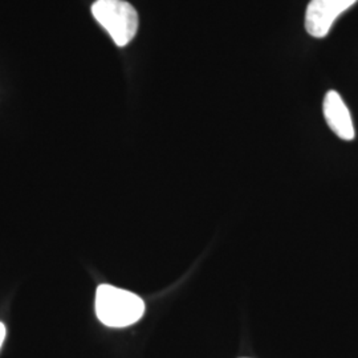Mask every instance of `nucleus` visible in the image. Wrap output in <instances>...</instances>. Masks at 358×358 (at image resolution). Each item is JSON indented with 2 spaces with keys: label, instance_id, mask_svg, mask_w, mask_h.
<instances>
[{
  "label": "nucleus",
  "instance_id": "f257e3e1",
  "mask_svg": "<svg viewBox=\"0 0 358 358\" xmlns=\"http://www.w3.org/2000/svg\"><path fill=\"white\" fill-rule=\"evenodd\" d=\"M94 307L99 320L110 328L133 325L145 313V303L140 296L109 284L97 288Z\"/></svg>",
  "mask_w": 358,
  "mask_h": 358
},
{
  "label": "nucleus",
  "instance_id": "39448f33",
  "mask_svg": "<svg viewBox=\"0 0 358 358\" xmlns=\"http://www.w3.org/2000/svg\"><path fill=\"white\" fill-rule=\"evenodd\" d=\"M4 338H6V327L3 322H0V348L4 343Z\"/></svg>",
  "mask_w": 358,
  "mask_h": 358
},
{
  "label": "nucleus",
  "instance_id": "20e7f679",
  "mask_svg": "<svg viewBox=\"0 0 358 358\" xmlns=\"http://www.w3.org/2000/svg\"><path fill=\"white\" fill-rule=\"evenodd\" d=\"M322 110H324V117L328 127L332 129L333 133L337 137L345 141L355 140L356 133H355L352 115L344 100L337 92L329 90L325 94Z\"/></svg>",
  "mask_w": 358,
  "mask_h": 358
},
{
  "label": "nucleus",
  "instance_id": "f03ea898",
  "mask_svg": "<svg viewBox=\"0 0 358 358\" xmlns=\"http://www.w3.org/2000/svg\"><path fill=\"white\" fill-rule=\"evenodd\" d=\"M92 15L118 47L128 45L138 31V13L128 1L97 0L92 6Z\"/></svg>",
  "mask_w": 358,
  "mask_h": 358
},
{
  "label": "nucleus",
  "instance_id": "7ed1b4c3",
  "mask_svg": "<svg viewBox=\"0 0 358 358\" xmlns=\"http://www.w3.org/2000/svg\"><path fill=\"white\" fill-rule=\"evenodd\" d=\"M357 0H310L306 13V29L313 38H325L334 20Z\"/></svg>",
  "mask_w": 358,
  "mask_h": 358
}]
</instances>
